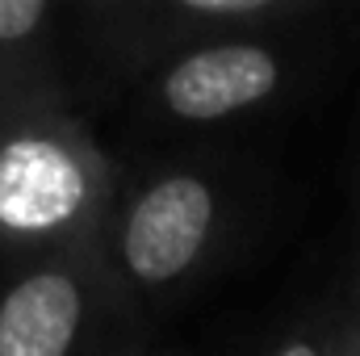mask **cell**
Instances as JSON below:
<instances>
[{"mask_svg": "<svg viewBox=\"0 0 360 356\" xmlns=\"http://www.w3.org/2000/svg\"><path fill=\"white\" fill-rule=\"evenodd\" d=\"M117 177L105 147L68 109L0 134V248L109 265Z\"/></svg>", "mask_w": 360, "mask_h": 356, "instance_id": "obj_1", "label": "cell"}, {"mask_svg": "<svg viewBox=\"0 0 360 356\" xmlns=\"http://www.w3.org/2000/svg\"><path fill=\"white\" fill-rule=\"evenodd\" d=\"M314 13L310 0H96L80 17L105 63L122 76H155L197 46L264 38Z\"/></svg>", "mask_w": 360, "mask_h": 356, "instance_id": "obj_2", "label": "cell"}, {"mask_svg": "<svg viewBox=\"0 0 360 356\" xmlns=\"http://www.w3.org/2000/svg\"><path fill=\"white\" fill-rule=\"evenodd\" d=\"M222 197L201 172H160L117 205L109 231V268L143 289H168L205 260L218 239Z\"/></svg>", "mask_w": 360, "mask_h": 356, "instance_id": "obj_3", "label": "cell"}, {"mask_svg": "<svg viewBox=\"0 0 360 356\" xmlns=\"http://www.w3.org/2000/svg\"><path fill=\"white\" fill-rule=\"evenodd\" d=\"M113 281L105 260L46 256L0 293V356H76Z\"/></svg>", "mask_w": 360, "mask_h": 356, "instance_id": "obj_4", "label": "cell"}, {"mask_svg": "<svg viewBox=\"0 0 360 356\" xmlns=\"http://www.w3.org/2000/svg\"><path fill=\"white\" fill-rule=\"evenodd\" d=\"M285 59L264 38L197 46L151 76V105L176 122H222L276 96Z\"/></svg>", "mask_w": 360, "mask_h": 356, "instance_id": "obj_5", "label": "cell"}, {"mask_svg": "<svg viewBox=\"0 0 360 356\" xmlns=\"http://www.w3.org/2000/svg\"><path fill=\"white\" fill-rule=\"evenodd\" d=\"M55 17L51 0H0V134L68 113V84L51 42Z\"/></svg>", "mask_w": 360, "mask_h": 356, "instance_id": "obj_6", "label": "cell"}, {"mask_svg": "<svg viewBox=\"0 0 360 356\" xmlns=\"http://www.w3.org/2000/svg\"><path fill=\"white\" fill-rule=\"evenodd\" d=\"M331 348H335V331H297L272 356H331Z\"/></svg>", "mask_w": 360, "mask_h": 356, "instance_id": "obj_7", "label": "cell"}, {"mask_svg": "<svg viewBox=\"0 0 360 356\" xmlns=\"http://www.w3.org/2000/svg\"><path fill=\"white\" fill-rule=\"evenodd\" d=\"M331 356H360V323L348 319L344 327H335V348Z\"/></svg>", "mask_w": 360, "mask_h": 356, "instance_id": "obj_8", "label": "cell"}, {"mask_svg": "<svg viewBox=\"0 0 360 356\" xmlns=\"http://www.w3.org/2000/svg\"><path fill=\"white\" fill-rule=\"evenodd\" d=\"M352 319L360 323V272H356V289H352Z\"/></svg>", "mask_w": 360, "mask_h": 356, "instance_id": "obj_9", "label": "cell"}, {"mask_svg": "<svg viewBox=\"0 0 360 356\" xmlns=\"http://www.w3.org/2000/svg\"><path fill=\"white\" fill-rule=\"evenodd\" d=\"M126 356H143V352H126Z\"/></svg>", "mask_w": 360, "mask_h": 356, "instance_id": "obj_10", "label": "cell"}]
</instances>
